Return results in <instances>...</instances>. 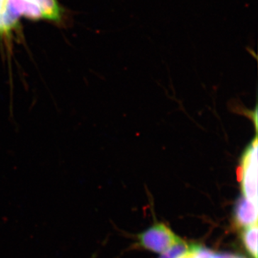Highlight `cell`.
I'll return each instance as SVG.
<instances>
[{
  "mask_svg": "<svg viewBox=\"0 0 258 258\" xmlns=\"http://www.w3.org/2000/svg\"><path fill=\"white\" fill-rule=\"evenodd\" d=\"M257 139L249 144L241 159V186L244 198L257 205Z\"/></svg>",
  "mask_w": 258,
  "mask_h": 258,
  "instance_id": "6da1fadb",
  "label": "cell"
},
{
  "mask_svg": "<svg viewBox=\"0 0 258 258\" xmlns=\"http://www.w3.org/2000/svg\"><path fill=\"white\" fill-rule=\"evenodd\" d=\"M139 245L152 252L162 253L180 240L169 227L158 223L138 236Z\"/></svg>",
  "mask_w": 258,
  "mask_h": 258,
  "instance_id": "7a4b0ae2",
  "label": "cell"
},
{
  "mask_svg": "<svg viewBox=\"0 0 258 258\" xmlns=\"http://www.w3.org/2000/svg\"><path fill=\"white\" fill-rule=\"evenodd\" d=\"M234 218L236 225L247 227L257 224V205L240 197L235 203Z\"/></svg>",
  "mask_w": 258,
  "mask_h": 258,
  "instance_id": "3957f363",
  "label": "cell"
},
{
  "mask_svg": "<svg viewBox=\"0 0 258 258\" xmlns=\"http://www.w3.org/2000/svg\"><path fill=\"white\" fill-rule=\"evenodd\" d=\"M5 8L18 18L20 15L34 20L42 18L40 8L33 0H7Z\"/></svg>",
  "mask_w": 258,
  "mask_h": 258,
  "instance_id": "277c9868",
  "label": "cell"
},
{
  "mask_svg": "<svg viewBox=\"0 0 258 258\" xmlns=\"http://www.w3.org/2000/svg\"><path fill=\"white\" fill-rule=\"evenodd\" d=\"M40 8L42 17L58 21L61 18V11L60 7L57 0H33Z\"/></svg>",
  "mask_w": 258,
  "mask_h": 258,
  "instance_id": "5b68a950",
  "label": "cell"
},
{
  "mask_svg": "<svg viewBox=\"0 0 258 258\" xmlns=\"http://www.w3.org/2000/svg\"><path fill=\"white\" fill-rule=\"evenodd\" d=\"M257 224L249 226L242 234L244 247L251 255L257 258Z\"/></svg>",
  "mask_w": 258,
  "mask_h": 258,
  "instance_id": "8992f818",
  "label": "cell"
},
{
  "mask_svg": "<svg viewBox=\"0 0 258 258\" xmlns=\"http://www.w3.org/2000/svg\"><path fill=\"white\" fill-rule=\"evenodd\" d=\"M213 253L210 249L198 244H189L187 250L178 258H212Z\"/></svg>",
  "mask_w": 258,
  "mask_h": 258,
  "instance_id": "52a82bcc",
  "label": "cell"
},
{
  "mask_svg": "<svg viewBox=\"0 0 258 258\" xmlns=\"http://www.w3.org/2000/svg\"><path fill=\"white\" fill-rule=\"evenodd\" d=\"M189 246V244L180 238V240L175 244H173L169 249L162 252V254L159 258H178L187 250Z\"/></svg>",
  "mask_w": 258,
  "mask_h": 258,
  "instance_id": "ba28073f",
  "label": "cell"
},
{
  "mask_svg": "<svg viewBox=\"0 0 258 258\" xmlns=\"http://www.w3.org/2000/svg\"><path fill=\"white\" fill-rule=\"evenodd\" d=\"M212 258H245L243 256L240 254H232V253H216L213 254Z\"/></svg>",
  "mask_w": 258,
  "mask_h": 258,
  "instance_id": "9c48e42d",
  "label": "cell"
},
{
  "mask_svg": "<svg viewBox=\"0 0 258 258\" xmlns=\"http://www.w3.org/2000/svg\"><path fill=\"white\" fill-rule=\"evenodd\" d=\"M7 0H0V13L4 10Z\"/></svg>",
  "mask_w": 258,
  "mask_h": 258,
  "instance_id": "30bf717a",
  "label": "cell"
},
{
  "mask_svg": "<svg viewBox=\"0 0 258 258\" xmlns=\"http://www.w3.org/2000/svg\"><path fill=\"white\" fill-rule=\"evenodd\" d=\"M0 35L2 36L4 35V30H3V24H2L1 18H0Z\"/></svg>",
  "mask_w": 258,
  "mask_h": 258,
  "instance_id": "8fae6325",
  "label": "cell"
}]
</instances>
